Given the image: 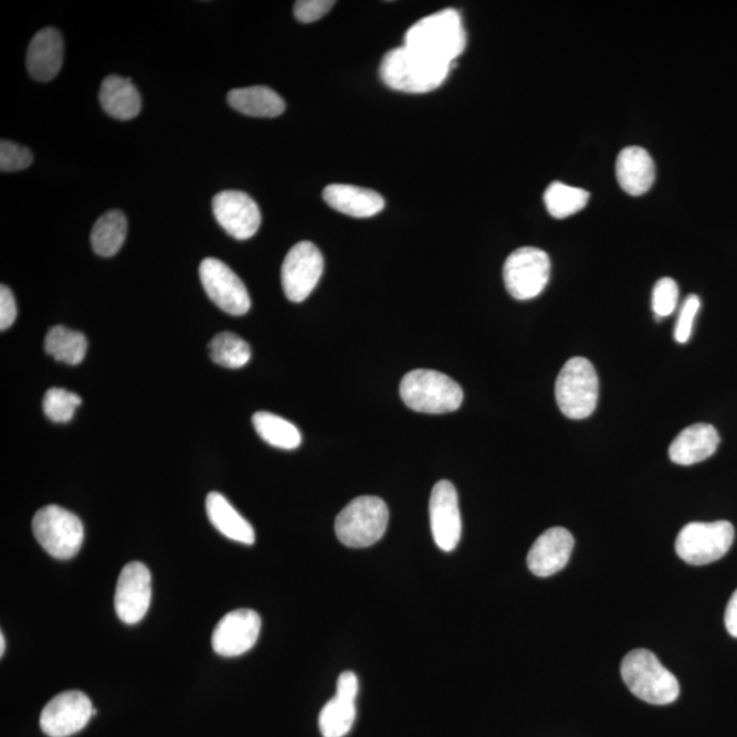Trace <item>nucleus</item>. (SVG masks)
I'll use <instances>...</instances> for the list:
<instances>
[{"label":"nucleus","mask_w":737,"mask_h":737,"mask_svg":"<svg viewBox=\"0 0 737 737\" xmlns=\"http://www.w3.org/2000/svg\"><path fill=\"white\" fill-rule=\"evenodd\" d=\"M555 394L561 413L570 420H585L593 414L600 394L593 364L583 357L571 358L557 377Z\"/></svg>","instance_id":"obj_5"},{"label":"nucleus","mask_w":737,"mask_h":737,"mask_svg":"<svg viewBox=\"0 0 737 737\" xmlns=\"http://www.w3.org/2000/svg\"><path fill=\"white\" fill-rule=\"evenodd\" d=\"M400 397L417 413L445 414L461 408L463 391L451 377L436 370L417 369L400 382Z\"/></svg>","instance_id":"obj_4"},{"label":"nucleus","mask_w":737,"mask_h":737,"mask_svg":"<svg viewBox=\"0 0 737 737\" xmlns=\"http://www.w3.org/2000/svg\"><path fill=\"white\" fill-rule=\"evenodd\" d=\"M620 672L630 692L650 705L673 704L681 694L676 676L649 650H632L625 655Z\"/></svg>","instance_id":"obj_3"},{"label":"nucleus","mask_w":737,"mask_h":737,"mask_svg":"<svg viewBox=\"0 0 737 737\" xmlns=\"http://www.w3.org/2000/svg\"><path fill=\"white\" fill-rule=\"evenodd\" d=\"M101 104L109 116L119 120H130L141 112V96L130 78L108 75L98 92Z\"/></svg>","instance_id":"obj_23"},{"label":"nucleus","mask_w":737,"mask_h":737,"mask_svg":"<svg viewBox=\"0 0 737 737\" xmlns=\"http://www.w3.org/2000/svg\"><path fill=\"white\" fill-rule=\"evenodd\" d=\"M388 520L390 510L382 498L357 497L336 518V536L348 548H368L385 537Z\"/></svg>","instance_id":"obj_6"},{"label":"nucleus","mask_w":737,"mask_h":737,"mask_svg":"<svg viewBox=\"0 0 737 737\" xmlns=\"http://www.w3.org/2000/svg\"><path fill=\"white\" fill-rule=\"evenodd\" d=\"M701 309V299L698 295L692 294L684 301L675 327V339L677 344L684 345L692 339L694 320Z\"/></svg>","instance_id":"obj_34"},{"label":"nucleus","mask_w":737,"mask_h":737,"mask_svg":"<svg viewBox=\"0 0 737 737\" xmlns=\"http://www.w3.org/2000/svg\"><path fill=\"white\" fill-rule=\"evenodd\" d=\"M356 716V701L340 698V696L335 695L323 707L320 717H318V727H320L324 737H345L350 733Z\"/></svg>","instance_id":"obj_30"},{"label":"nucleus","mask_w":737,"mask_h":737,"mask_svg":"<svg viewBox=\"0 0 737 737\" xmlns=\"http://www.w3.org/2000/svg\"><path fill=\"white\" fill-rule=\"evenodd\" d=\"M467 39L462 17L455 9H445L414 23L406 33L404 45L431 57L456 65V57L466 49Z\"/></svg>","instance_id":"obj_1"},{"label":"nucleus","mask_w":737,"mask_h":737,"mask_svg":"<svg viewBox=\"0 0 737 737\" xmlns=\"http://www.w3.org/2000/svg\"><path fill=\"white\" fill-rule=\"evenodd\" d=\"M202 287L214 305L231 316H243L251 310L252 301L240 276L228 264L208 257L200 265Z\"/></svg>","instance_id":"obj_10"},{"label":"nucleus","mask_w":737,"mask_h":737,"mask_svg":"<svg viewBox=\"0 0 737 737\" xmlns=\"http://www.w3.org/2000/svg\"><path fill=\"white\" fill-rule=\"evenodd\" d=\"M209 357L214 364L229 369H240L251 361V346L240 336L231 333H220L208 346Z\"/></svg>","instance_id":"obj_29"},{"label":"nucleus","mask_w":737,"mask_h":737,"mask_svg":"<svg viewBox=\"0 0 737 737\" xmlns=\"http://www.w3.org/2000/svg\"><path fill=\"white\" fill-rule=\"evenodd\" d=\"M359 692V682L356 673L344 672L338 678V688L336 695L340 698L356 701Z\"/></svg>","instance_id":"obj_37"},{"label":"nucleus","mask_w":737,"mask_h":737,"mask_svg":"<svg viewBox=\"0 0 737 737\" xmlns=\"http://www.w3.org/2000/svg\"><path fill=\"white\" fill-rule=\"evenodd\" d=\"M503 276L507 292L515 299L536 298L549 282V255L538 248H520L508 255L504 264Z\"/></svg>","instance_id":"obj_9"},{"label":"nucleus","mask_w":737,"mask_h":737,"mask_svg":"<svg viewBox=\"0 0 737 737\" xmlns=\"http://www.w3.org/2000/svg\"><path fill=\"white\" fill-rule=\"evenodd\" d=\"M617 177L620 188L631 196H642L652 188L655 166L652 156L641 147H627L617 160Z\"/></svg>","instance_id":"obj_21"},{"label":"nucleus","mask_w":737,"mask_h":737,"mask_svg":"<svg viewBox=\"0 0 737 737\" xmlns=\"http://www.w3.org/2000/svg\"><path fill=\"white\" fill-rule=\"evenodd\" d=\"M678 302V286L671 277L660 278L653 288L652 306L657 320L668 317L676 310Z\"/></svg>","instance_id":"obj_32"},{"label":"nucleus","mask_w":737,"mask_h":737,"mask_svg":"<svg viewBox=\"0 0 737 737\" xmlns=\"http://www.w3.org/2000/svg\"><path fill=\"white\" fill-rule=\"evenodd\" d=\"M589 191L561 182L549 185L544 194L545 207L556 219L572 217L588 206Z\"/></svg>","instance_id":"obj_28"},{"label":"nucleus","mask_w":737,"mask_h":737,"mask_svg":"<svg viewBox=\"0 0 737 737\" xmlns=\"http://www.w3.org/2000/svg\"><path fill=\"white\" fill-rule=\"evenodd\" d=\"M735 527L728 520L693 522L684 526L675 543L676 554L692 566L712 565L733 548Z\"/></svg>","instance_id":"obj_8"},{"label":"nucleus","mask_w":737,"mask_h":737,"mask_svg":"<svg viewBox=\"0 0 737 737\" xmlns=\"http://www.w3.org/2000/svg\"><path fill=\"white\" fill-rule=\"evenodd\" d=\"M261 618L252 609H236L220 619L212 632V647L222 657H238L259 641Z\"/></svg>","instance_id":"obj_16"},{"label":"nucleus","mask_w":737,"mask_h":737,"mask_svg":"<svg viewBox=\"0 0 737 737\" xmlns=\"http://www.w3.org/2000/svg\"><path fill=\"white\" fill-rule=\"evenodd\" d=\"M214 219L222 229L238 241H246L257 234L261 212L251 196L240 190L220 191L213 197Z\"/></svg>","instance_id":"obj_14"},{"label":"nucleus","mask_w":737,"mask_h":737,"mask_svg":"<svg viewBox=\"0 0 737 737\" xmlns=\"http://www.w3.org/2000/svg\"><path fill=\"white\" fill-rule=\"evenodd\" d=\"M324 272V257L315 243L299 242L283 261L282 286L292 302H304L316 288Z\"/></svg>","instance_id":"obj_11"},{"label":"nucleus","mask_w":737,"mask_h":737,"mask_svg":"<svg viewBox=\"0 0 737 737\" xmlns=\"http://www.w3.org/2000/svg\"><path fill=\"white\" fill-rule=\"evenodd\" d=\"M429 514L434 543L444 552H452L461 541L462 518L460 498L450 481H439L433 486Z\"/></svg>","instance_id":"obj_15"},{"label":"nucleus","mask_w":737,"mask_h":737,"mask_svg":"<svg viewBox=\"0 0 737 737\" xmlns=\"http://www.w3.org/2000/svg\"><path fill=\"white\" fill-rule=\"evenodd\" d=\"M81 404H83V399L77 393L65 390V388H51L43 399L44 414L49 420L56 423L72 421L75 410Z\"/></svg>","instance_id":"obj_31"},{"label":"nucleus","mask_w":737,"mask_h":737,"mask_svg":"<svg viewBox=\"0 0 737 737\" xmlns=\"http://www.w3.org/2000/svg\"><path fill=\"white\" fill-rule=\"evenodd\" d=\"M33 162L31 150L22 145L2 139L0 143V170L14 172L25 170Z\"/></svg>","instance_id":"obj_33"},{"label":"nucleus","mask_w":737,"mask_h":737,"mask_svg":"<svg viewBox=\"0 0 737 737\" xmlns=\"http://www.w3.org/2000/svg\"><path fill=\"white\" fill-rule=\"evenodd\" d=\"M451 67L403 45L382 57L380 77L393 91L428 93L444 84Z\"/></svg>","instance_id":"obj_2"},{"label":"nucleus","mask_w":737,"mask_h":737,"mask_svg":"<svg viewBox=\"0 0 737 737\" xmlns=\"http://www.w3.org/2000/svg\"><path fill=\"white\" fill-rule=\"evenodd\" d=\"M17 318V304L13 293L8 286L0 287V329L6 330L14 324Z\"/></svg>","instance_id":"obj_36"},{"label":"nucleus","mask_w":737,"mask_h":737,"mask_svg":"<svg viewBox=\"0 0 737 737\" xmlns=\"http://www.w3.org/2000/svg\"><path fill=\"white\" fill-rule=\"evenodd\" d=\"M152 600V577L139 561L129 562L122 570L115 590V611L122 622L137 624L147 614Z\"/></svg>","instance_id":"obj_12"},{"label":"nucleus","mask_w":737,"mask_h":737,"mask_svg":"<svg viewBox=\"0 0 737 737\" xmlns=\"http://www.w3.org/2000/svg\"><path fill=\"white\" fill-rule=\"evenodd\" d=\"M228 102L235 112L254 118H276L286 109L283 98L269 86L232 90L229 92Z\"/></svg>","instance_id":"obj_24"},{"label":"nucleus","mask_w":737,"mask_h":737,"mask_svg":"<svg viewBox=\"0 0 737 737\" xmlns=\"http://www.w3.org/2000/svg\"><path fill=\"white\" fill-rule=\"evenodd\" d=\"M323 199L335 211L352 218H371L386 207L377 191L352 185H329L323 191Z\"/></svg>","instance_id":"obj_20"},{"label":"nucleus","mask_w":737,"mask_h":737,"mask_svg":"<svg viewBox=\"0 0 737 737\" xmlns=\"http://www.w3.org/2000/svg\"><path fill=\"white\" fill-rule=\"evenodd\" d=\"M38 543L55 559H73L83 548L84 525L77 515L60 506L39 509L32 522Z\"/></svg>","instance_id":"obj_7"},{"label":"nucleus","mask_w":737,"mask_h":737,"mask_svg":"<svg viewBox=\"0 0 737 737\" xmlns=\"http://www.w3.org/2000/svg\"><path fill=\"white\" fill-rule=\"evenodd\" d=\"M725 627L730 635L737 638V590L730 597L727 611H725Z\"/></svg>","instance_id":"obj_38"},{"label":"nucleus","mask_w":737,"mask_h":737,"mask_svg":"<svg viewBox=\"0 0 737 737\" xmlns=\"http://www.w3.org/2000/svg\"><path fill=\"white\" fill-rule=\"evenodd\" d=\"M207 515L214 529L232 541L252 545L255 533L251 524L231 506L228 498L218 492H211L206 502Z\"/></svg>","instance_id":"obj_22"},{"label":"nucleus","mask_w":737,"mask_h":737,"mask_svg":"<svg viewBox=\"0 0 737 737\" xmlns=\"http://www.w3.org/2000/svg\"><path fill=\"white\" fill-rule=\"evenodd\" d=\"M573 545L576 539L570 531L565 527H552L533 544L527 555V567L536 577H552L570 561Z\"/></svg>","instance_id":"obj_17"},{"label":"nucleus","mask_w":737,"mask_h":737,"mask_svg":"<svg viewBox=\"0 0 737 737\" xmlns=\"http://www.w3.org/2000/svg\"><path fill=\"white\" fill-rule=\"evenodd\" d=\"M127 235V220L119 209L108 211L93 225L91 242L93 252L102 257H113L124 246Z\"/></svg>","instance_id":"obj_25"},{"label":"nucleus","mask_w":737,"mask_h":737,"mask_svg":"<svg viewBox=\"0 0 737 737\" xmlns=\"http://www.w3.org/2000/svg\"><path fill=\"white\" fill-rule=\"evenodd\" d=\"M335 6L334 0H299L294 4V14L302 23L316 22Z\"/></svg>","instance_id":"obj_35"},{"label":"nucleus","mask_w":737,"mask_h":737,"mask_svg":"<svg viewBox=\"0 0 737 737\" xmlns=\"http://www.w3.org/2000/svg\"><path fill=\"white\" fill-rule=\"evenodd\" d=\"M719 445L717 429L709 423H695L684 429L678 436L672 441L670 457L678 466H693L715 454Z\"/></svg>","instance_id":"obj_19"},{"label":"nucleus","mask_w":737,"mask_h":737,"mask_svg":"<svg viewBox=\"0 0 737 737\" xmlns=\"http://www.w3.org/2000/svg\"><path fill=\"white\" fill-rule=\"evenodd\" d=\"M45 351L57 362L80 365L88 351V340L83 333L56 325L45 336Z\"/></svg>","instance_id":"obj_26"},{"label":"nucleus","mask_w":737,"mask_h":737,"mask_svg":"<svg viewBox=\"0 0 737 737\" xmlns=\"http://www.w3.org/2000/svg\"><path fill=\"white\" fill-rule=\"evenodd\" d=\"M253 427L259 436L276 449L292 451L297 450L302 443L299 429L293 422L270 413L259 411L253 415Z\"/></svg>","instance_id":"obj_27"},{"label":"nucleus","mask_w":737,"mask_h":737,"mask_svg":"<svg viewBox=\"0 0 737 737\" xmlns=\"http://www.w3.org/2000/svg\"><path fill=\"white\" fill-rule=\"evenodd\" d=\"M92 702L84 693L65 692L54 696L40 716V727L50 737H69L83 730L93 717Z\"/></svg>","instance_id":"obj_13"},{"label":"nucleus","mask_w":737,"mask_h":737,"mask_svg":"<svg viewBox=\"0 0 737 737\" xmlns=\"http://www.w3.org/2000/svg\"><path fill=\"white\" fill-rule=\"evenodd\" d=\"M63 39L55 28H44L34 34L28 46L27 67L33 80L49 83L63 65Z\"/></svg>","instance_id":"obj_18"},{"label":"nucleus","mask_w":737,"mask_h":737,"mask_svg":"<svg viewBox=\"0 0 737 737\" xmlns=\"http://www.w3.org/2000/svg\"><path fill=\"white\" fill-rule=\"evenodd\" d=\"M6 641L4 635L0 634V655L4 654Z\"/></svg>","instance_id":"obj_39"}]
</instances>
